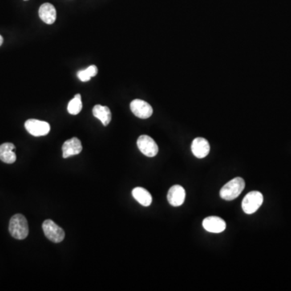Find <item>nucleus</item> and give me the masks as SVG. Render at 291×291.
Masks as SVG:
<instances>
[{"mask_svg":"<svg viewBox=\"0 0 291 291\" xmlns=\"http://www.w3.org/2000/svg\"><path fill=\"white\" fill-rule=\"evenodd\" d=\"M42 229L48 240H50L53 243L58 244L64 240V230L57 225L54 221H52L51 219H47L42 224Z\"/></svg>","mask_w":291,"mask_h":291,"instance_id":"obj_4","label":"nucleus"},{"mask_svg":"<svg viewBox=\"0 0 291 291\" xmlns=\"http://www.w3.org/2000/svg\"><path fill=\"white\" fill-rule=\"evenodd\" d=\"M25 127L28 132L34 137L46 136L50 131V126L48 122L37 119L26 121Z\"/></svg>","mask_w":291,"mask_h":291,"instance_id":"obj_5","label":"nucleus"},{"mask_svg":"<svg viewBox=\"0 0 291 291\" xmlns=\"http://www.w3.org/2000/svg\"><path fill=\"white\" fill-rule=\"evenodd\" d=\"M245 188V181L241 177L234 178L220 190V197L226 201L237 199Z\"/></svg>","mask_w":291,"mask_h":291,"instance_id":"obj_2","label":"nucleus"},{"mask_svg":"<svg viewBox=\"0 0 291 291\" xmlns=\"http://www.w3.org/2000/svg\"><path fill=\"white\" fill-rule=\"evenodd\" d=\"M139 151L147 157H155L159 151V147L155 140L148 135H142L137 141Z\"/></svg>","mask_w":291,"mask_h":291,"instance_id":"obj_6","label":"nucleus"},{"mask_svg":"<svg viewBox=\"0 0 291 291\" xmlns=\"http://www.w3.org/2000/svg\"><path fill=\"white\" fill-rule=\"evenodd\" d=\"M82 150V143L78 138L68 139L62 145V157L67 159L73 155H79Z\"/></svg>","mask_w":291,"mask_h":291,"instance_id":"obj_10","label":"nucleus"},{"mask_svg":"<svg viewBox=\"0 0 291 291\" xmlns=\"http://www.w3.org/2000/svg\"><path fill=\"white\" fill-rule=\"evenodd\" d=\"M185 200V190L182 186L173 185L167 192V201L172 207H180Z\"/></svg>","mask_w":291,"mask_h":291,"instance_id":"obj_9","label":"nucleus"},{"mask_svg":"<svg viewBox=\"0 0 291 291\" xmlns=\"http://www.w3.org/2000/svg\"><path fill=\"white\" fill-rule=\"evenodd\" d=\"M130 110L137 118L141 119H147L153 114L152 107L143 100H134L130 103Z\"/></svg>","mask_w":291,"mask_h":291,"instance_id":"obj_7","label":"nucleus"},{"mask_svg":"<svg viewBox=\"0 0 291 291\" xmlns=\"http://www.w3.org/2000/svg\"><path fill=\"white\" fill-rule=\"evenodd\" d=\"M203 227L205 230H207L209 232L211 233H221L223 231H225L226 222L223 219L216 216H211L207 217L203 220Z\"/></svg>","mask_w":291,"mask_h":291,"instance_id":"obj_8","label":"nucleus"},{"mask_svg":"<svg viewBox=\"0 0 291 291\" xmlns=\"http://www.w3.org/2000/svg\"><path fill=\"white\" fill-rule=\"evenodd\" d=\"M16 147L13 143H5L0 145V160L8 164L14 163L17 160Z\"/></svg>","mask_w":291,"mask_h":291,"instance_id":"obj_13","label":"nucleus"},{"mask_svg":"<svg viewBox=\"0 0 291 291\" xmlns=\"http://www.w3.org/2000/svg\"><path fill=\"white\" fill-rule=\"evenodd\" d=\"M92 114L94 117L99 119L105 126H107L111 122V111H110V108L107 106L96 105L93 108Z\"/></svg>","mask_w":291,"mask_h":291,"instance_id":"obj_14","label":"nucleus"},{"mask_svg":"<svg viewBox=\"0 0 291 291\" xmlns=\"http://www.w3.org/2000/svg\"><path fill=\"white\" fill-rule=\"evenodd\" d=\"M82 109H83V103H82V100H81V95L80 94H76L74 95V98L69 102L67 111L71 115H77L80 113Z\"/></svg>","mask_w":291,"mask_h":291,"instance_id":"obj_16","label":"nucleus"},{"mask_svg":"<svg viewBox=\"0 0 291 291\" xmlns=\"http://www.w3.org/2000/svg\"><path fill=\"white\" fill-rule=\"evenodd\" d=\"M3 43H4V38L2 36L0 35V46H2Z\"/></svg>","mask_w":291,"mask_h":291,"instance_id":"obj_18","label":"nucleus"},{"mask_svg":"<svg viewBox=\"0 0 291 291\" xmlns=\"http://www.w3.org/2000/svg\"><path fill=\"white\" fill-rule=\"evenodd\" d=\"M39 17L44 23L53 25L55 22L57 12L54 5L50 3L43 4L39 9Z\"/></svg>","mask_w":291,"mask_h":291,"instance_id":"obj_12","label":"nucleus"},{"mask_svg":"<svg viewBox=\"0 0 291 291\" xmlns=\"http://www.w3.org/2000/svg\"><path fill=\"white\" fill-rule=\"evenodd\" d=\"M191 149L195 157L203 159L209 155L211 147L207 139L204 138H197L192 141Z\"/></svg>","mask_w":291,"mask_h":291,"instance_id":"obj_11","label":"nucleus"},{"mask_svg":"<svg viewBox=\"0 0 291 291\" xmlns=\"http://www.w3.org/2000/svg\"><path fill=\"white\" fill-rule=\"evenodd\" d=\"M25 1H28V0H25Z\"/></svg>","mask_w":291,"mask_h":291,"instance_id":"obj_19","label":"nucleus"},{"mask_svg":"<svg viewBox=\"0 0 291 291\" xmlns=\"http://www.w3.org/2000/svg\"><path fill=\"white\" fill-rule=\"evenodd\" d=\"M98 73V69L97 66L95 65H91L88 66L87 69L85 70H79V72L77 73L78 78L80 79L82 82H87L92 78L95 77Z\"/></svg>","mask_w":291,"mask_h":291,"instance_id":"obj_17","label":"nucleus"},{"mask_svg":"<svg viewBox=\"0 0 291 291\" xmlns=\"http://www.w3.org/2000/svg\"><path fill=\"white\" fill-rule=\"evenodd\" d=\"M134 199L143 207H149L152 203V197L151 193L142 187H137L132 191Z\"/></svg>","mask_w":291,"mask_h":291,"instance_id":"obj_15","label":"nucleus"},{"mask_svg":"<svg viewBox=\"0 0 291 291\" xmlns=\"http://www.w3.org/2000/svg\"><path fill=\"white\" fill-rule=\"evenodd\" d=\"M9 232L17 240H25L27 238L29 229L26 218L21 214L13 216L9 223Z\"/></svg>","mask_w":291,"mask_h":291,"instance_id":"obj_1","label":"nucleus"},{"mask_svg":"<svg viewBox=\"0 0 291 291\" xmlns=\"http://www.w3.org/2000/svg\"><path fill=\"white\" fill-rule=\"evenodd\" d=\"M264 198L261 192L252 191L248 192L242 202V209L247 215H252L261 207Z\"/></svg>","mask_w":291,"mask_h":291,"instance_id":"obj_3","label":"nucleus"}]
</instances>
